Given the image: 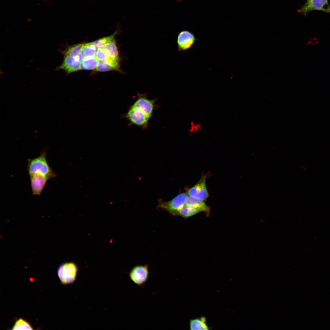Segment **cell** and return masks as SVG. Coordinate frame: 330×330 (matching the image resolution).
I'll list each match as a JSON object with an SVG mask.
<instances>
[{"mask_svg":"<svg viewBox=\"0 0 330 330\" xmlns=\"http://www.w3.org/2000/svg\"><path fill=\"white\" fill-rule=\"evenodd\" d=\"M46 155V151L44 150L39 156L27 160V170L29 175L38 174L48 180L56 176L48 163Z\"/></svg>","mask_w":330,"mask_h":330,"instance_id":"1","label":"cell"},{"mask_svg":"<svg viewBox=\"0 0 330 330\" xmlns=\"http://www.w3.org/2000/svg\"><path fill=\"white\" fill-rule=\"evenodd\" d=\"M78 271L76 264L73 262L63 263L59 266L57 274L61 284L68 285L76 280Z\"/></svg>","mask_w":330,"mask_h":330,"instance_id":"2","label":"cell"},{"mask_svg":"<svg viewBox=\"0 0 330 330\" xmlns=\"http://www.w3.org/2000/svg\"><path fill=\"white\" fill-rule=\"evenodd\" d=\"M313 10L322 11L330 14V6L328 0H307L298 12L306 16L309 12Z\"/></svg>","mask_w":330,"mask_h":330,"instance_id":"3","label":"cell"},{"mask_svg":"<svg viewBox=\"0 0 330 330\" xmlns=\"http://www.w3.org/2000/svg\"><path fill=\"white\" fill-rule=\"evenodd\" d=\"M188 196L185 193L180 194L170 201L161 203L160 207L173 215H178L179 211L185 204Z\"/></svg>","mask_w":330,"mask_h":330,"instance_id":"4","label":"cell"},{"mask_svg":"<svg viewBox=\"0 0 330 330\" xmlns=\"http://www.w3.org/2000/svg\"><path fill=\"white\" fill-rule=\"evenodd\" d=\"M123 117L131 123L144 128L147 127L150 119L141 111L132 105Z\"/></svg>","mask_w":330,"mask_h":330,"instance_id":"5","label":"cell"},{"mask_svg":"<svg viewBox=\"0 0 330 330\" xmlns=\"http://www.w3.org/2000/svg\"><path fill=\"white\" fill-rule=\"evenodd\" d=\"M130 279L139 286H142L147 281L149 275L148 266L138 265L134 266L129 273Z\"/></svg>","mask_w":330,"mask_h":330,"instance_id":"6","label":"cell"},{"mask_svg":"<svg viewBox=\"0 0 330 330\" xmlns=\"http://www.w3.org/2000/svg\"><path fill=\"white\" fill-rule=\"evenodd\" d=\"M198 40L191 32L185 30L180 31L177 39L178 51L186 50L191 49L195 42Z\"/></svg>","mask_w":330,"mask_h":330,"instance_id":"7","label":"cell"},{"mask_svg":"<svg viewBox=\"0 0 330 330\" xmlns=\"http://www.w3.org/2000/svg\"><path fill=\"white\" fill-rule=\"evenodd\" d=\"M81 62L74 57L68 55H64L63 61L56 70H63L68 75L81 69Z\"/></svg>","mask_w":330,"mask_h":330,"instance_id":"8","label":"cell"},{"mask_svg":"<svg viewBox=\"0 0 330 330\" xmlns=\"http://www.w3.org/2000/svg\"><path fill=\"white\" fill-rule=\"evenodd\" d=\"M154 100L148 99L144 96L139 95L132 105L140 110L150 118L154 108Z\"/></svg>","mask_w":330,"mask_h":330,"instance_id":"9","label":"cell"},{"mask_svg":"<svg viewBox=\"0 0 330 330\" xmlns=\"http://www.w3.org/2000/svg\"><path fill=\"white\" fill-rule=\"evenodd\" d=\"M29 176L33 195H40L48 179L44 176L38 174H33L29 175Z\"/></svg>","mask_w":330,"mask_h":330,"instance_id":"10","label":"cell"},{"mask_svg":"<svg viewBox=\"0 0 330 330\" xmlns=\"http://www.w3.org/2000/svg\"><path fill=\"white\" fill-rule=\"evenodd\" d=\"M82 44H78L69 46L66 47L64 50H61L60 52L64 55H68L72 56L77 60L81 62L84 57L82 50Z\"/></svg>","mask_w":330,"mask_h":330,"instance_id":"11","label":"cell"},{"mask_svg":"<svg viewBox=\"0 0 330 330\" xmlns=\"http://www.w3.org/2000/svg\"><path fill=\"white\" fill-rule=\"evenodd\" d=\"M185 204L187 205L191 206L200 210V211L205 212L208 216L209 215L210 207L206 205L203 201L199 199L193 198L188 196L186 200Z\"/></svg>","mask_w":330,"mask_h":330,"instance_id":"12","label":"cell"},{"mask_svg":"<svg viewBox=\"0 0 330 330\" xmlns=\"http://www.w3.org/2000/svg\"><path fill=\"white\" fill-rule=\"evenodd\" d=\"M103 49L109 57L114 59H120L115 38L107 43Z\"/></svg>","mask_w":330,"mask_h":330,"instance_id":"13","label":"cell"},{"mask_svg":"<svg viewBox=\"0 0 330 330\" xmlns=\"http://www.w3.org/2000/svg\"><path fill=\"white\" fill-rule=\"evenodd\" d=\"M206 176H203L197 183L198 198V199L203 201L206 200L209 196L206 186Z\"/></svg>","mask_w":330,"mask_h":330,"instance_id":"14","label":"cell"},{"mask_svg":"<svg viewBox=\"0 0 330 330\" xmlns=\"http://www.w3.org/2000/svg\"><path fill=\"white\" fill-rule=\"evenodd\" d=\"M189 326L191 330H208L209 328L206 322V318L202 317L190 320Z\"/></svg>","mask_w":330,"mask_h":330,"instance_id":"15","label":"cell"},{"mask_svg":"<svg viewBox=\"0 0 330 330\" xmlns=\"http://www.w3.org/2000/svg\"><path fill=\"white\" fill-rule=\"evenodd\" d=\"M99 61L95 57H85L81 62V69L85 70L96 69Z\"/></svg>","mask_w":330,"mask_h":330,"instance_id":"16","label":"cell"},{"mask_svg":"<svg viewBox=\"0 0 330 330\" xmlns=\"http://www.w3.org/2000/svg\"><path fill=\"white\" fill-rule=\"evenodd\" d=\"M200 211V210L194 207L185 204L179 211L178 215L187 218L193 216Z\"/></svg>","mask_w":330,"mask_h":330,"instance_id":"17","label":"cell"},{"mask_svg":"<svg viewBox=\"0 0 330 330\" xmlns=\"http://www.w3.org/2000/svg\"><path fill=\"white\" fill-rule=\"evenodd\" d=\"M82 50L85 57H94L96 54L97 49L92 42L83 44Z\"/></svg>","mask_w":330,"mask_h":330,"instance_id":"18","label":"cell"},{"mask_svg":"<svg viewBox=\"0 0 330 330\" xmlns=\"http://www.w3.org/2000/svg\"><path fill=\"white\" fill-rule=\"evenodd\" d=\"M12 330H33L31 324L22 318L17 320L13 326Z\"/></svg>","mask_w":330,"mask_h":330,"instance_id":"19","label":"cell"},{"mask_svg":"<svg viewBox=\"0 0 330 330\" xmlns=\"http://www.w3.org/2000/svg\"><path fill=\"white\" fill-rule=\"evenodd\" d=\"M116 33L117 32H115L109 36L95 40L92 42V43L96 47L97 50L99 49H102L107 43L115 38V36Z\"/></svg>","mask_w":330,"mask_h":330,"instance_id":"20","label":"cell"},{"mask_svg":"<svg viewBox=\"0 0 330 330\" xmlns=\"http://www.w3.org/2000/svg\"><path fill=\"white\" fill-rule=\"evenodd\" d=\"M113 70L119 71L118 70L116 67L105 61H99L95 69L96 71L100 72H107Z\"/></svg>","mask_w":330,"mask_h":330,"instance_id":"21","label":"cell"},{"mask_svg":"<svg viewBox=\"0 0 330 330\" xmlns=\"http://www.w3.org/2000/svg\"><path fill=\"white\" fill-rule=\"evenodd\" d=\"M95 57L99 61H106L110 57L108 55L103 48L97 50Z\"/></svg>","mask_w":330,"mask_h":330,"instance_id":"22","label":"cell"},{"mask_svg":"<svg viewBox=\"0 0 330 330\" xmlns=\"http://www.w3.org/2000/svg\"><path fill=\"white\" fill-rule=\"evenodd\" d=\"M201 129V125L193 121L191 123L189 132L190 134H194L200 131Z\"/></svg>","mask_w":330,"mask_h":330,"instance_id":"23","label":"cell"},{"mask_svg":"<svg viewBox=\"0 0 330 330\" xmlns=\"http://www.w3.org/2000/svg\"><path fill=\"white\" fill-rule=\"evenodd\" d=\"M198 187V184L197 183L188 190V194L189 196L193 198L198 199L197 197Z\"/></svg>","mask_w":330,"mask_h":330,"instance_id":"24","label":"cell"}]
</instances>
